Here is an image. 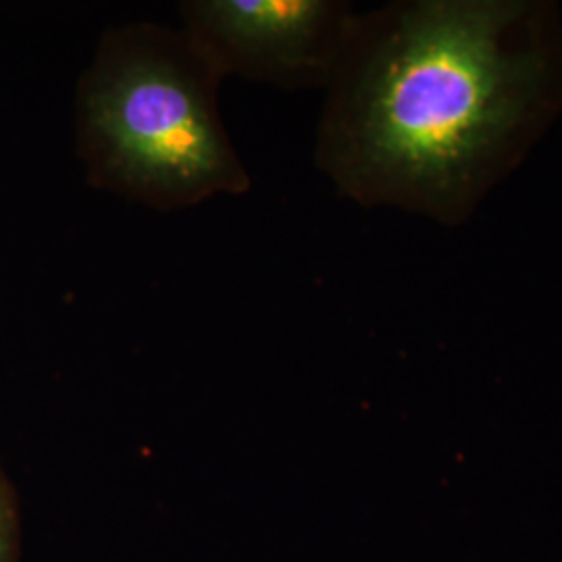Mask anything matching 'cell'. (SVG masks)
<instances>
[{
    "instance_id": "cell-3",
    "label": "cell",
    "mask_w": 562,
    "mask_h": 562,
    "mask_svg": "<svg viewBox=\"0 0 562 562\" xmlns=\"http://www.w3.org/2000/svg\"><path fill=\"white\" fill-rule=\"evenodd\" d=\"M180 13L223 78L283 90H327L361 15L340 0H188Z\"/></svg>"
},
{
    "instance_id": "cell-2",
    "label": "cell",
    "mask_w": 562,
    "mask_h": 562,
    "mask_svg": "<svg viewBox=\"0 0 562 562\" xmlns=\"http://www.w3.org/2000/svg\"><path fill=\"white\" fill-rule=\"evenodd\" d=\"M222 81L181 27L106 30L78 92V153L90 186L157 211L248 192L250 176L220 115Z\"/></svg>"
},
{
    "instance_id": "cell-1",
    "label": "cell",
    "mask_w": 562,
    "mask_h": 562,
    "mask_svg": "<svg viewBox=\"0 0 562 562\" xmlns=\"http://www.w3.org/2000/svg\"><path fill=\"white\" fill-rule=\"evenodd\" d=\"M561 117L557 0H398L359 15L315 162L348 201L462 227Z\"/></svg>"
},
{
    "instance_id": "cell-4",
    "label": "cell",
    "mask_w": 562,
    "mask_h": 562,
    "mask_svg": "<svg viewBox=\"0 0 562 562\" xmlns=\"http://www.w3.org/2000/svg\"><path fill=\"white\" fill-rule=\"evenodd\" d=\"M21 508L18 492L0 469V562H20Z\"/></svg>"
}]
</instances>
